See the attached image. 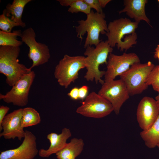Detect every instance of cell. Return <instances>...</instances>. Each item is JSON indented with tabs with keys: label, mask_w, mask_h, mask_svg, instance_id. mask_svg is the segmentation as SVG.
Returning a JSON list of instances; mask_svg holds the SVG:
<instances>
[{
	"label": "cell",
	"mask_w": 159,
	"mask_h": 159,
	"mask_svg": "<svg viewBox=\"0 0 159 159\" xmlns=\"http://www.w3.org/2000/svg\"><path fill=\"white\" fill-rule=\"evenodd\" d=\"M139 23L126 18H121L110 22L105 35L111 47L116 45L120 51L126 50L137 44V36L135 30Z\"/></svg>",
	"instance_id": "cell-1"
},
{
	"label": "cell",
	"mask_w": 159,
	"mask_h": 159,
	"mask_svg": "<svg viewBox=\"0 0 159 159\" xmlns=\"http://www.w3.org/2000/svg\"><path fill=\"white\" fill-rule=\"evenodd\" d=\"M94 47L88 46L85 48L84 54L87 71L84 76L87 81L92 82L95 80V83H101L104 82L102 78L104 76L105 71H100L99 69L101 64H107L108 56L113 51V48L110 46L107 40L101 41Z\"/></svg>",
	"instance_id": "cell-2"
},
{
	"label": "cell",
	"mask_w": 159,
	"mask_h": 159,
	"mask_svg": "<svg viewBox=\"0 0 159 159\" xmlns=\"http://www.w3.org/2000/svg\"><path fill=\"white\" fill-rule=\"evenodd\" d=\"M19 47L0 46V72L6 77V83L13 86L22 77L32 70L19 63Z\"/></svg>",
	"instance_id": "cell-3"
},
{
	"label": "cell",
	"mask_w": 159,
	"mask_h": 159,
	"mask_svg": "<svg viewBox=\"0 0 159 159\" xmlns=\"http://www.w3.org/2000/svg\"><path fill=\"white\" fill-rule=\"evenodd\" d=\"M105 14L98 13L91 10L87 15V19L78 21L79 25L75 27L77 37L82 39L83 36L87 33L84 47L97 46L101 41L99 39L100 34H106L108 32L107 25L105 19Z\"/></svg>",
	"instance_id": "cell-4"
},
{
	"label": "cell",
	"mask_w": 159,
	"mask_h": 159,
	"mask_svg": "<svg viewBox=\"0 0 159 159\" xmlns=\"http://www.w3.org/2000/svg\"><path fill=\"white\" fill-rule=\"evenodd\" d=\"M155 66L150 61L144 64L136 63L120 76L125 85L130 95L141 93L147 88V80Z\"/></svg>",
	"instance_id": "cell-5"
},
{
	"label": "cell",
	"mask_w": 159,
	"mask_h": 159,
	"mask_svg": "<svg viewBox=\"0 0 159 159\" xmlns=\"http://www.w3.org/2000/svg\"><path fill=\"white\" fill-rule=\"evenodd\" d=\"M86 66L85 56L65 54L56 66L54 76L59 85L67 88L77 79L80 70Z\"/></svg>",
	"instance_id": "cell-6"
},
{
	"label": "cell",
	"mask_w": 159,
	"mask_h": 159,
	"mask_svg": "<svg viewBox=\"0 0 159 159\" xmlns=\"http://www.w3.org/2000/svg\"><path fill=\"white\" fill-rule=\"evenodd\" d=\"M113 111L110 103L94 92L88 95L76 110L77 113L84 116L95 118L104 117Z\"/></svg>",
	"instance_id": "cell-7"
},
{
	"label": "cell",
	"mask_w": 159,
	"mask_h": 159,
	"mask_svg": "<svg viewBox=\"0 0 159 159\" xmlns=\"http://www.w3.org/2000/svg\"><path fill=\"white\" fill-rule=\"evenodd\" d=\"M98 93L110 103L116 115L119 113L121 107L130 96L125 85L120 79L104 81Z\"/></svg>",
	"instance_id": "cell-8"
},
{
	"label": "cell",
	"mask_w": 159,
	"mask_h": 159,
	"mask_svg": "<svg viewBox=\"0 0 159 159\" xmlns=\"http://www.w3.org/2000/svg\"><path fill=\"white\" fill-rule=\"evenodd\" d=\"M35 74L33 71L22 77L5 94H0V99L7 103H12L19 107L26 106L28 101L30 87Z\"/></svg>",
	"instance_id": "cell-9"
},
{
	"label": "cell",
	"mask_w": 159,
	"mask_h": 159,
	"mask_svg": "<svg viewBox=\"0 0 159 159\" xmlns=\"http://www.w3.org/2000/svg\"><path fill=\"white\" fill-rule=\"evenodd\" d=\"M36 34L32 28H28L22 32L21 37L22 42L29 47L28 57L32 61L30 68L42 65L47 62L50 57L48 46L44 43L37 42L36 40Z\"/></svg>",
	"instance_id": "cell-10"
},
{
	"label": "cell",
	"mask_w": 159,
	"mask_h": 159,
	"mask_svg": "<svg viewBox=\"0 0 159 159\" xmlns=\"http://www.w3.org/2000/svg\"><path fill=\"white\" fill-rule=\"evenodd\" d=\"M138 56L135 53H124L121 55L110 53L108 57L104 81L115 80L127 71L133 64L140 62Z\"/></svg>",
	"instance_id": "cell-11"
},
{
	"label": "cell",
	"mask_w": 159,
	"mask_h": 159,
	"mask_svg": "<svg viewBox=\"0 0 159 159\" xmlns=\"http://www.w3.org/2000/svg\"><path fill=\"white\" fill-rule=\"evenodd\" d=\"M25 132L21 144L17 148L1 151L0 159H34L38 154L36 136L30 131Z\"/></svg>",
	"instance_id": "cell-12"
},
{
	"label": "cell",
	"mask_w": 159,
	"mask_h": 159,
	"mask_svg": "<svg viewBox=\"0 0 159 159\" xmlns=\"http://www.w3.org/2000/svg\"><path fill=\"white\" fill-rule=\"evenodd\" d=\"M159 115V106L155 100L145 96L138 105L136 118L142 130H148L156 120Z\"/></svg>",
	"instance_id": "cell-13"
},
{
	"label": "cell",
	"mask_w": 159,
	"mask_h": 159,
	"mask_svg": "<svg viewBox=\"0 0 159 159\" xmlns=\"http://www.w3.org/2000/svg\"><path fill=\"white\" fill-rule=\"evenodd\" d=\"M23 108L15 110L7 114L0 125V137L6 139H14L17 138L19 140L24 138L25 131L21 125Z\"/></svg>",
	"instance_id": "cell-14"
},
{
	"label": "cell",
	"mask_w": 159,
	"mask_h": 159,
	"mask_svg": "<svg viewBox=\"0 0 159 159\" xmlns=\"http://www.w3.org/2000/svg\"><path fill=\"white\" fill-rule=\"evenodd\" d=\"M71 135L70 130L67 128H63L59 134L54 132L48 134L47 138L50 142L49 146L47 149H40L38 152L39 156L43 158H47L53 154H56L65 147L67 140Z\"/></svg>",
	"instance_id": "cell-15"
},
{
	"label": "cell",
	"mask_w": 159,
	"mask_h": 159,
	"mask_svg": "<svg viewBox=\"0 0 159 159\" xmlns=\"http://www.w3.org/2000/svg\"><path fill=\"white\" fill-rule=\"evenodd\" d=\"M148 2L147 0H124V7L119 11V13H125L129 17L134 19L135 21L139 23L141 21H144L150 25V20L145 10Z\"/></svg>",
	"instance_id": "cell-16"
},
{
	"label": "cell",
	"mask_w": 159,
	"mask_h": 159,
	"mask_svg": "<svg viewBox=\"0 0 159 159\" xmlns=\"http://www.w3.org/2000/svg\"><path fill=\"white\" fill-rule=\"evenodd\" d=\"M31 0H14L12 4H8L3 11L6 16L10 17L12 20L22 28L26 26L25 23L22 20L24 8Z\"/></svg>",
	"instance_id": "cell-17"
},
{
	"label": "cell",
	"mask_w": 159,
	"mask_h": 159,
	"mask_svg": "<svg viewBox=\"0 0 159 159\" xmlns=\"http://www.w3.org/2000/svg\"><path fill=\"white\" fill-rule=\"evenodd\" d=\"M84 143L81 139L74 138L55 155L58 159H75L82 151Z\"/></svg>",
	"instance_id": "cell-18"
},
{
	"label": "cell",
	"mask_w": 159,
	"mask_h": 159,
	"mask_svg": "<svg viewBox=\"0 0 159 159\" xmlns=\"http://www.w3.org/2000/svg\"><path fill=\"white\" fill-rule=\"evenodd\" d=\"M140 135L146 146L153 148L159 144V115L157 119L147 130H142Z\"/></svg>",
	"instance_id": "cell-19"
},
{
	"label": "cell",
	"mask_w": 159,
	"mask_h": 159,
	"mask_svg": "<svg viewBox=\"0 0 159 159\" xmlns=\"http://www.w3.org/2000/svg\"><path fill=\"white\" fill-rule=\"evenodd\" d=\"M41 121L39 114L34 109L31 107L23 108L21 125L24 128L37 125Z\"/></svg>",
	"instance_id": "cell-20"
},
{
	"label": "cell",
	"mask_w": 159,
	"mask_h": 159,
	"mask_svg": "<svg viewBox=\"0 0 159 159\" xmlns=\"http://www.w3.org/2000/svg\"><path fill=\"white\" fill-rule=\"evenodd\" d=\"M20 30H14L12 32H7L0 30V46L19 47L22 42L17 39V37H21Z\"/></svg>",
	"instance_id": "cell-21"
},
{
	"label": "cell",
	"mask_w": 159,
	"mask_h": 159,
	"mask_svg": "<svg viewBox=\"0 0 159 159\" xmlns=\"http://www.w3.org/2000/svg\"><path fill=\"white\" fill-rule=\"evenodd\" d=\"M64 4L66 6H69L68 11L72 13L82 12L87 15L91 11L90 7L84 0H66Z\"/></svg>",
	"instance_id": "cell-22"
},
{
	"label": "cell",
	"mask_w": 159,
	"mask_h": 159,
	"mask_svg": "<svg viewBox=\"0 0 159 159\" xmlns=\"http://www.w3.org/2000/svg\"><path fill=\"white\" fill-rule=\"evenodd\" d=\"M159 65L155 66L150 73L147 80V86L151 85L153 89L159 92Z\"/></svg>",
	"instance_id": "cell-23"
},
{
	"label": "cell",
	"mask_w": 159,
	"mask_h": 159,
	"mask_svg": "<svg viewBox=\"0 0 159 159\" xmlns=\"http://www.w3.org/2000/svg\"><path fill=\"white\" fill-rule=\"evenodd\" d=\"M17 26H19L6 16L4 12L0 15V29L1 30L5 32H11L13 28Z\"/></svg>",
	"instance_id": "cell-24"
},
{
	"label": "cell",
	"mask_w": 159,
	"mask_h": 159,
	"mask_svg": "<svg viewBox=\"0 0 159 159\" xmlns=\"http://www.w3.org/2000/svg\"><path fill=\"white\" fill-rule=\"evenodd\" d=\"M90 7L95 9L97 12H103L102 8L100 4L99 0H84Z\"/></svg>",
	"instance_id": "cell-25"
},
{
	"label": "cell",
	"mask_w": 159,
	"mask_h": 159,
	"mask_svg": "<svg viewBox=\"0 0 159 159\" xmlns=\"http://www.w3.org/2000/svg\"><path fill=\"white\" fill-rule=\"evenodd\" d=\"M89 87L86 85H83L79 88V99L83 101L88 95Z\"/></svg>",
	"instance_id": "cell-26"
},
{
	"label": "cell",
	"mask_w": 159,
	"mask_h": 159,
	"mask_svg": "<svg viewBox=\"0 0 159 159\" xmlns=\"http://www.w3.org/2000/svg\"><path fill=\"white\" fill-rule=\"evenodd\" d=\"M67 95L73 100H76L79 99V88L77 87L72 88Z\"/></svg>",
	"instance_id": "cell-27"
},
{
	"label": "cell",
	"mask_w": 159,
	"mask_h": 159,
	"mask_svg": "<svg viewBox=\"0 0 159 159\" xmlns=\"http://www.w3.org/2000/svg\"><path fill=\"white\" fill-rule=\"evenodd\" d=\"M10 109L9 107L4 105L0 107V125Z\"/></svg>",
	"instance_id": "cell-28"
},
{
	"label": "cell",
	"mask_w": 159,
	"mask_h": 159,
	"mask_svg": "<svg viewBox=\"0 0 159 159\" xmlns=\"http://www.w3.org/2000/svg\"><path fill=\"white\" fill-rule=\"evenodd\" d=\"M100 4L102 8L105 7L107 4L110 2L111 0H99Z\"/></svg>",
	"instance_id": "cell-29"
},
{
	"label": "cell",
	"mask_w": 159,
	"mask_h": 159,
	"mask_svg": "<svg viewBox=\"0 0 159 159\" xmlns=\"http://www.w3.org/2000/svg\"><path fill=\"white\" fill-rule=\"evenodd\" d=\"M154 57L155 58L158 59L159 60V44L157 46L155 49Z\"/></svg>",
	"instance_id": "cell-30"
},
{
	"label": "cell",
	"mask_w": 159,
	"mask_h": 159,
	"mask_svg": "<svg viewBox=\"0 0 159 159\" xmlns=\"http://www.w3.org/2000/svg\"><path fill=\"white\" fill-rule=\"evenodd\" d=\"M155 100L159 106V92H158V95L156 97Z\"/></svg>",
	"instance_id": "cell-31"
},
{
	"label": "cell",
	"mask_w": 159,
	"mask_h": 159,
	"mask_svg": "<svg viewBox=\"0 0 159 159\" xmlns=\"http://www.w3.org/2000/svg\"><path fill=\"white\" fill-rule=\"evenodd\" d=\"M157 146L158 147V148L159 149V144Z\"/></svg>",
	"instance_id": "cell-32"
},
{
	"label": "cell",
	"mask_w": 159,
	"mask_h": 159,
	"mask_svg": "<svg viewBox=\"0 0 159 159\" xmlns=\"http://www.w3.org/2000/svg\"><path fill=\"white\" fill-rule=\"evenodd\" d=\"M158 3H159V0H158Z\"/></svg>",
	"instance_id": "cell-33"
}]
</instances>
